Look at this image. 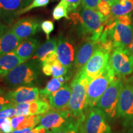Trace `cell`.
I'll list each match as a JSON object with an SVG mask.
<instances>
[{
    "label": "cell",
    "mask_w": 133,
    "mask_h": 133,
    "mask_svg": "<svg viewBox=\"0 0 133 133\" xmlns=\"http://www.w3.org/2000/svg\"><path fill=\"white\" fill-rule=\"evenodd\" d=\"M103 33L112 42L114 48L129 49L133 38V24L131 15L119 16L106 23Z\"/></svg>",
    "instance_id": "2"
},
{
    "label": "cell",
    "mask_w": 133,
    "mask_h": 133,
    "mask_svg": "<svg viewBox=\"0 0 133 133\" xmlns=\"http://www.w3.org/2000/svg\"><path fill=\"white\" fill-rule=\"evenodd\" d=\"M50 0H33L31 3L28 4L27 6L23 8L22 9L19 11L17 14V17L21 16V15L24 14V13L29 12L31 9L36 8L44 7L46 6L49 3Z\"/></svg>",
    "instance_id": "28"
},
{
    "label": "cell",
    "mask_w": 133,
    "mask_h": 133,
    "mask_svg": "<svg viewBox=\"0 0 133 133\" xmlns=\"http://www.w3.org/2000/svg\"><path fill=\"white\" fill-rule=\"evenodd\" d=\"M116 74L110 62L104 70L89 83L87 89L86 106L96 107L99 99L110 84L116 78Z\"/></svg>",
    "instance_id": "6"
},
{
    "label": "cell",
    "mask_w": 133,
    "mask_h": 133,
    "mask_svg": "<svg viewBox=\"0 0 133 133\" xmlns=\"http://www.w3.org/2000/svg\"><path fill=\"white\" fill-rule=\"evenodd\" d=\"M78 125L77 124H71L69 126L56 130L47 131V133H78Z\"/></svg>",
    "instance_id": "30"
},
{
    "label": "cell",
    "mask_w": 133,
    "mask_h": 133,
    "mask_svg": "<svg viewBox=\"0 0 133 133\" xmlns=\"http://www.w3.org/2000/svg\"><path fill=\"white\" fill-rule=\"evenodd\" d=\"M107 119L99 108H88L79 122L78 133H112Z\"/></svg>",
    "instance_id": "7"
},
{
    "label": "cell",
    "mask_w": 133,
    "mask_h": 133,
    "mask_svg": "<svg viewBox=\"0 0 133 133\" xmlns=\"http://www.w3.org/2000/svg\"><path fill=\"white\" fill-rule=\"evenodd\" d=\"M16 110L15 106L6 108L0 111V118H12L16 116Z\"/></svg>",
    "instance_id": "34"
},
{
    "label": "cell",
    "mask_w": 133,
    "mask_h": 133,
    "mask_svg": "<svg viewBox=\"0 0 133 133\" xmlns=\"http://www.w3.org/2000/svg\"><path fill=\"white\" fill-rule=\"evenodd\" d=\"M114 49L113 44L109 39L97 41V48L82 69L89 81L104 70L109 64L111 52Z\"/></svg>",
    "instance_id": "5"
},
{
    "label": "cell",
    "mask_w": 133,
    "mask_h": 133,
    "mask_svg": "<svg viewBox=\"0 0 133 133\" xmlns=\"http://www.w3.org/2000/svg\"><path fill=\"white\" fill-rule=\"evenodd\" d=\"M39 41L35 38H29L23 40L15 52L24 62L34 56L39 47Z\"/></svg>",
    "instance_id": "20"
},
{
    "label": "cell",
    "mask_w": 133,
    "mask_h": 133,
    "mask_svg": "<svg viewBox=\"0 0 133 133\" xmlns=\"http://www.w3.org/2000/svg\"><path fill=\"white\" fill-rule=\"evenodd\" d=\"M103 1H105V2H107V3H109L110 5H111V4H112V3L113 1H114V0H103Z\"/></svg>",
    "instance_id": "38"
},
{
    "label": "cell",
    "mask_w": 133,
    "mask_h": 133,
    "mask_svg": "<svg viewBox=\"0 0 133 133\" xmlns=\"http://www.w3.org/2000/svg\"><path fill=\"white\" fill-rule=\"evenodd\" d=\"M57 44V39L56 38H52L51 39H48L43 45L39 46L34 56L31 57L33 60H35L42 64V63L45 61L46 57L51 52L56 51Z\"/></svg>",
    "instance_id": "23"
},
{
    "label": "cell",
    "mask_w": 133,
    "mask_h": 133,
    "mask_svg": "<svg viewBox=\"0 0 133 133\" xmlns=\"http://www.w3.org/2000/svg\"><path fill=\"white\" fill-rule=\"evenodd\" d=\"M56 51L61 64L68 69H71L74 65L75 56V51L72 43L66 38L60 36Z\"/></svg>",
    "instance_id": "15"
},
{
    "label": "cell",
    "mask_w": 133,
    "mask_h": 133,
    "mask_svg": "<svg viewBox=\"0 0 133 133\" xmlns=\"http://www.w3.org/2000/svg\"><path fill=\"white\" fill-rule=\"evenodd\" d=\"M123 84L121 78H116L106 89L96 105L107 118L114 119L116 116L119 94Z\"/></svg>",
    "instance_id": "8"
},
{
    "label": "cell",
    "mask_w": 133,
    "mask_h": 133,
    "mask_svg": "<svg viewBox=\"0 0 133 133\" xmlns=\"http://www.w3.org/2000/svg\"><path fill=\"white\" fill-rule=\"evenodd\" d=\"M28 4V0H0V18L12 21L17 12Z\"/></svg>",
    "instance_id": "16"
},
{
    "label": "cell",
    "mask_w": 133,
    "mask_h": 133,
    "mask_svg": "<svg viewBox=\"0 0 133 133\" xmlns=\"http://www.w3.org/2000/svg\"><path fill=\"white\" fill-rule=\"evenodd\" d=\"M6 94L13 106L39 99V89L29 86H21L14 91H6Z\"/></svg>",
    "instance_id": "12"
},
{
    "label": "cell",
    "mask_w": 133,
    "mask_h": 133,
    "mask_svg": "<svg viewBox=\"0 0 133 133\" xmlns=\"http://www.w3.org/2000/svg\"><path fill=\"white\" fill-rule=\"evenodd\" d=\"M39 24L37 19L32 17H25L13 24L11 29L21 40L29 38L37 32Z\"/></svg>",
    "instance_id": "13"
},
{
    "label": "cell",
    "mask_w": 133,
    "mask_h": 133,
    "mask_svg": "<svg viewBox=\"0 0 133 133\" xmlns=\"http://www.w3.org/2000/svg\"><path fill=\"white\" fill-rule=\"evenodd\" d=\"M71 94V85L64 84L59 90L48 96L50 106L54 109H67Z\"/></svg>",
    "instance_id": "18"
},
{
    "label": "cell",
    "mask_w": 133,
    "mask_h": 133,
    "mask_svg": "<svg viewBox=\"0 0 133 133\" xmlns=\"http://www.w3.org/2000/svg\"><path fill=\"white\" fill-rule=\"evenodd\" d=\"M97 41L87 39L78 46L75 56L74 67L79 71L85 66L97 46ZM76 72V73H77Z\"/></svg>",
    "instance_id": "14"
},
{
    "label": "cell",
    "mask_w": 133,
    "mask_h": 133,
    "mask_svg": "<svg viewBox=\"0 0 133 133\" xmlns=\"http://www.w3.org/2000/svg\"><path fill=\"white\" fill-rule=\"evenodd\" d=\"M13 106L8 99L6 94V91L4 89H0V111Z\"/></svg>",
    "instance_id": "32"
},
{
    "label": "cell",
    "mask_w": 133,
    "mask_h": 133,
    "mask_svg": "<svg viewBox=\"0 0 133 133\" xmlns=\"http://www.w3.org/2000/svg\"><path fill=\"white\" fill-rule=\"evenodd\" d=\"M41 28L43 32L46 34L47 39H49L50 34L54 30V23L51 21H44L41 23Z\"/></svg>",
    "instance_id": "31"
},
{
    "label": "cell",
    "mask_w": 133,
    "mask_h": 133,
    "mask_svg": "<svg viewBox=\"0 0 133 133\" xmlns=\"http://www.w3.org/2000/svg\"><path fill=\"white\" fill-rule=\"evenodd\" d=\"M132 82H133V79H132Z\"/></svg>",
    "instance_id": "42"
},
{
    "label": "cell",
    "mask_w": 133,
    "mask_h": 133,
    "mask_svg": "<svg viewBox=\"0 0 133 133\" xmlns=\"http://www.w3.org/2000/svg\"><path fill=\"white\" fill-rule=\"evenodd\" d=\"M22 41L10 29L0 30V57L8 53L16 51Z\"/></svg>",
    "instance_id": "17"
},
{
    "label": "cell",
    "mask_w": 133,
    "mask_h": 133,
    "mask_svg": "<svg viewBox=\"0 0 133 133\" xmlns=\"http://www.w3.org/2000/svg\"><path fill=\"white\" fill-rule=\"evenodd\" d=\"M102 0H82V5L84 7L99 11V6Z\"/></svg>",
    "instance_id": "33"
},
{
    "label": "cell",
    "mask_w": 133,
    "mask_h": 133,
    "mask_svg": "<svg viewBox=\"0 0 133 133\" xmlns=\"http://www.w3.org/2000/svg\"><path fill=\"white\" fill-rule=\"evenodd\" d=\"M69 4V12L76 11L79 7L82 0H65Z\"/></svg>",
    "instance_id": "35"
},
{
    "label": "cell",
    "mask_w": 133,
    "mask_h": 133,
    "mask_svg": "<svg viewBox=\"0 0 133 133\" xmlns=\"http://www.w3.org/2000/svg\"><path fill=\"white\" fill-rule=\"evenodd\" d=\"M116 116L128 124L133 119V82L128 81L123 84L119 94Z\"/></svg>",
    "instance_id": "11"
},
{
    "label": "cell",
    "mask_w": 133,
    "mask_h": 133,
    "mask_svg": "<svg viewBox=\"0 0 133 133\" xmlns=\"http://www.w3.org/2000/svg\"><path fill=\"white\" fill-rule=\"evenodd\" d=\"M79 123L75 119L67 109H50L42 115L38 126L44 128L47 131H51Z\"/></svg>",
    "instance_id": "9"
},
{
    "label": "cell",
    "mask_w": 133,
    "mask_h": 133,
    "mask_svg": "<svg viewBox=\"0 0 133 133\" xmlns=\"http://www.w3.org/2000/svg\"><path fill=\"white\" fill-rule=\"evenodd\" d=\"M39 63L33 60L21 64L5 76V82L11 88L35 86L38 83L40 76Z\"/></svg>",
    "instance_id": "4"
},
{
    "label": "cell",
    "mask_w": 133,
    "mask_h": 133,
    "mask_svg": "<svg viewBox=\"0 0 133 133\" xmlns=\"http://www.w3.org/2000/svg\"><path fill=\"white\" fill-rule=\"evenodd\" d=\"M63 86L64 84L60 82L57 77L52 78L51 80L48 81L46 87L39 91V99H46L48 96L59 90Z\"/></svg>",
    "instance_id": "26"
},
{
    "label": "cell",
    "mask_w": 133,
    "mask_h": 133,
    "mask_svg": "<svg viewBox=\"0 0 133 133\" xmlns=\"http://www.w3.org/2000/svg\"><path fill=\"white\" fill-rule=\"evenodd\" d=\"M42 115H27V116H14L11 118V126L13 130H19L34 128L38 124L40 121Z\"/></svg>",
    "instance_id": "22"
},
{
    "label": "cell",
    "mask_w": 133,
    "mask_h": 133,
    "mask_svg": "<svg viewBox=\"0 0 133 133\" xmlns=\"http://www.w3.org/2000/svg\"><path fill=\"white\" fill-rule=\"evenodd\" d=\"M33 128H28L19 129V130H13L11 133H29L31 131Z\"/></svg>",
    "instance_id": "36"
},
{
    "label": "cell",
    "mask_w": 133,
    "mask_h": 133,
    "mask_svg": "<svg viewBox=\"0 0 133 133\" xmlns=\"http://www.w3.org/2000/svg\"><path fill=\"white\" fill-rule=\"evenodd\" d=\"M70 19L79 36L96 41L102 35L106 22V18L101 12L82 4L71 13Z\"/></svg>",
    "instance_id": "1"
},
{
    "label": "cell",
    "mask_w": 133,
    "mask_h": 133,
    "mask_svg": "<svg viewBox=\"0 0 133 133\" xmlns=\"http://www.w3.org/2000/svg\"><path fill=\"white\" fill-rule=\"evenodd\" d=\"M42 71L46 76H53L58 77L60 76H64L68 73L69 69L67 67L61 64L59 59L51 64H42Z\"/></svg>",
    "instance_id": "24"
},
{
    "label": "cell",
    "mask_w": 133,
    "mask_h": 133,
    "mask_svg": "<svg viewBox=\"0 0 133 133\" xmlns=\"http://www.w3.org/2000/svg\"><path fill=\"white\" fill-rule=\"evenodd\" d=\"M49 103L46 99H39L33 102H28L29 115H38L46 114L51 109Z\"/></svg>",
    "instance_id": "25"
},
{
    "label": "cell",
    "mask_w": 133,
    "mask_h": 133,
    "mask_svg": "<svg viewBox=\"0 0 133 133\" xmlns=\"http://www.w3.org/2000/svg\"><path fill=\"white\" fill-rule=\"evenodd\" d=\"M13 131L10 118H0V132L1 133H11Z\"/></svg>",
    "instance_id": "29"
},
{
    "label": "cell",
    "mask_w": 133,
    "mask_h": 133,
    "mask_svg": "<svg viewBox=\"0 0 133 133\" xmlns=\"http://www.w3.org/2000/svg\"><path fill=\"white\" fill-rule=\"evenodd\" d=\"M1 27H0V30H1Z\"/></svg>",
    "instance_id": "41"
},
{
    "label": "cell",
    "mask_w": 133,
    "mask_h": 133,
    "mask_svg": "<svg viewBox=\"0 0 133 133\" xmlns=\"http://www.w3.org/2000/svg\"><path fill=\"white\" fill-rule=\"evenodd\" d=\"M129 51H130L131 54H132V56L133 57V38H132V41H131V43L130 44V46H129Z\"/></svg>",
    "instance_id": "37"
},
{
    "label": "cell",
    "mask_w": 133,
    "mask_h": 133,
    "mask_svg": "<svg viewBox=\"0 0 133 133\" xmlns=\"http://www.w3.org/2000/svg\"><path fill=\"white\" fill-rule=\"evenodd\" d=\"M110 6V14L106 19L105 24L119 16L131 15L133 10V0H114Z\"/></svg>",
    "instance_id": "19"
},
{
    "label": "cell",
    "mask_w": 133,
    "mask_h": 133,
    "mask_svg": "<svg viewBox=\"0 0 133 133\" xmlns=\"http://www.w3.org/2000/svg\"><path fill=\"white\" fill-rule=\"evenodd\" d=\"M110 64L119 78H123L133 72V57L129 49L115 48L110 57Z\"/></svg>",
    "instance_id": "10"
},
{
    "label": "cell",
    "mask_w": 133,
    "mask_h": 133,
    "mask_svg": "<svg viewBox=\"0 0 133 133\" xmlns=\"http://www.w3.org/2000/svg\"><path fill=\"white\" fill-rule=\"evenodd\" d=\"M32 1H33V0H28V3H29V4H30V3Z\"/></svg>",
    "instance_id": "40"
},
{
    "label": "cell",
    "mask_w": 133,
    "mask_h": 133,
    "mask_svg": "<svg viewBox=\"0 0 133 133\" xmlns=\"http://www.w3.org/2000/svg\"><path fill=\"white\" fill-rule=\"evenodd\" d=\"M89 82L90 81L81 69L76 73L71 83V94L67 109L78 123L87 109V89Z\"/></svg>",
    "instance_id": "3"
},
{
    "label": "cell",
    "mask_w": 133,
    "mask_h": 133,
    "mask_svg": "<svg viewBox=\"0 0 133 133\" xmlns=\"http://www.w3.org/2000/svg\"><path fill=\"white\" fill-rule=\"evenodd\" d=\"M68 12H69V4L65 0H61L53 10V19L56 21H59L62 18L70 19Z\"/></svg>",
    "instance_id": "27"
},
{
    "label": "cell",
    "mask_w": 133,
    "mask_h": 133,
    "mask_svg": "<svg viewBox=\"0 0 133 133\" xmlns=\"http://www.w3.org/2000/svg\"><path fill=\"white\" fill-rule=\"evenodd\" d=\"M131 123H132V133H133V119H132V122H131Z\"/></svg>",
    "instance_id": "39"
},
{
    "label": "cell",
    "mask_w": 133,
    "mask_h": 133,
    "mask_svg": "<svg viewBox=\"0 0 133 133\" xmlns=\"http://www.w3.org/2000/svg\"><path fill=\"white\" fill-rule=\"evenodd\" d=\"M15 51L0 57V77H5L16 66L24 63Z\"/></svg>",
    "instance_id": "21"
},
{
    "label": "cell",
    "mask_w": 133,
    "mask_h": 133,
    "mask_svg": "<svg viewBox=\"0 0 133 133\" xmlns=\"http://www.w3.org/2000/svg\"><path fill=\"white\" fill-rule=\"evenodd\" d=\"M0 133H1V132H0Z\"/></svg>",
    "instance_id": "43"
}]
</instances>
